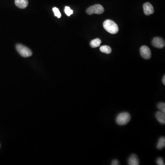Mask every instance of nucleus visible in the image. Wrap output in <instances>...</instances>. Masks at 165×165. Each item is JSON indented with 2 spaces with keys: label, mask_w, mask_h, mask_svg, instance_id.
I'll list each match as a JSON object with an SVG mask.
<instances>
[{
  "label": "nucleus",
  "mask_w": 165,
  "mask_h": 165,
  "mask_svg": "<svg viewBox=\"0 0 165 165\" xmlns=\"http://www.w3.org/2000/svg\"><path fill=\"white\" fill-rule=\"evenodd\" d=\"M103 27L108 32L112 34H116L119 30L117 25L114 21L109 19L106 20L104 22Z\"/></svg>",
  "instance_id": "f257e3e1"
},
{
  "label": "nucleus",
  "mask_w": 165,
  "mask_h": 165,
  "mask_svg": "<svg viewBox=\"0 0 165 165\" xmlns=\"http://www.w3.org/2000/svg\"><path fill=\"white\" fill-rule=\"evenodd\" d=\"M131 120V116L128 112L120 113L117 117L116 121L120 126H124L128 124Z\"/></svg>",
  "instance_id": "f03ea898"
},
{
  "label": "nucleus",
  "mask_w": 165,
  "mask_h": 165,
  "mask_svg": "<svg viewBox=\"0 0 165 165\" xmlns=\"http://www.w3.org/2000/svg\"><path fill=\"white\" fill-rule=\"evenodd\" d=\"M16 49L19 54L24 57H28L32 55V52L29 48L21 44H18L16 46Z\"/></svg>",
  "instance_id": "7ed1b4c3"
},
{
  "label": "nucleus",
  "mask_w": 165,
  "mask_h": 165,
  "mask_svg": "<svg viewBox=\"0 0 165 165\" xmlns=\"http://www.w3.org/2000/svg\"><path fill=\"white\" fill-rule=\"evenodd\" d=\"M104 11L103 7L100 4H96L89 7L86 10V12L89 15L93 14H101Z\"/></svg>",
  "instance_id": "20e7f679"
},
{
  "label": "nucleus",
  "mask_w": 165,
  "mask_h": 165,
  "mask_svg": "<svg viewBox=\"0 0 165 165\" xmlns=\"http://www.w3.org/2000/svg\"><path fill=\"white\" fill-rule=\"evenodd\" d=\"M140 52L142 57L145 59H149L151 58V51L148 46H142L140 48Z\"/></svg>",
  "instance_id": "39448f33"
},
{
  "label": "nucleus",
  "mask_w": 165,
  "mask_h": 165,
  "mask_svg": "<svg viewBox=\"0 0 165 165\" xmlns=\"http://www.w3.org/2000/svg\"><path fill=\"white\" fill-rule=\"evenodd\" d=\"M152 44L156 48L162 49L165 47V40L162 38L156 37L152 40Z\"/></svg>",
  "instance_id": "423d86ee"
},
{
  "label": "nucleus",
  "mask_w": 165,
  "mask_h": 165,
  "mask_svg": "<svg viewBox=\"0 0 165 165\" xmlns=\"http://www.w3.org/2000/svg\"><path fill=\"white\" fill-rule=\"evenodd\" d=\"M144 11V14L147 16L152 14L154 13V10L152 5L149 2H146L143 5Z\"/></svg>",
  "instance_id": "0eeeda50"
},
{
  "label": "nucleus",
  "mask_w": 165,
  "mask_h": 165,
  "mask_svg": "<svg viewBox=\"0 0 165 165\" xmlns=\"http://www.w3.org/2000/svg\"><path fill=\"white\" fill-rule=\"evenodd\" d=\"M128 164L129 165H139L140 164L139 159L135 154H132L128 159Z\"/></svg>",
  "instance_id": "6e6552de"
},
{
  "label": "nucleus",
  "mask_w": 165,
  "mask_h": 165,
  "mask_svg": "<svg viewBox=\"0 0 165 165\" xmlns=\"http://www.w3.org/2000/svg\"><path fill=\"white\" fill-rule=\"evenodd\" d=\"M156 117L157 121L162 124H165V113L162 111H158L156 113Z\"/></svg>",
  "instance_id": "1a4fd4ad"
},
{
  "label": "nucleus",
  "mask_w": 165,
  "mask_h": 165,
  "mask_svg": "<svg viewBox=\"0 0 165 165\" xmlns=\"http://www.w3.org/2000/svg\"><path fill=\"white\" fill-rule=\"evenodd\" d=\"M15 3L18 8L25 9L28 6L29 2L28 0H15Z\"/></svg>",
  "instance_id": "9d476101"
},
{
  "label": "nucleus",
  "mask_w": 165,
  "mask_h": 165,
  "mask_svg": "<svg viewBox=\"0 0 165 165\" xmlns=\"http://www.w3.org/2000/svg\"><path fill=\"white\" fill-rule=\"evenodd\" d=\"M165 146V138L164 137H162L159 139L157 144L158 149H162Z\"/></svg>",
  "instance_id": "9b49d317"
},
{
  "label": "nucleus",
  "mask_w": 165,
  "mask_h": 165,
  "mask_svg": "<svg viewBox=\"0 0 165 165\" xmlns=\"http://www.w3.org/2000/svg\"><path fill=\"white\" fill-rule=\"evenodd\" d=\"M101 43V39L99 38L93 39L90 42V45L92 48H96L100 46Z\"/></svg>",
  "instance_id": "f8f14e48"
},
{
  "label": "nucleus",
  "mask_w": 165,
  "mask_h": 165,
  "mask_svg": "<svg viewBox=\"0 0 165 165\" xmlns=\"http://www.w3.org/2000/svg\"><path fill=\"white\" fill-rule=\"evenodd\" d=\"M100 51L102 53L106 54H110L112 53V48L108 46H101L100 47Z\"/></svg>",
  "instance_id": "ddd939ff"
},
{
  "label": "nucleus",
  "mask_w": 165,
  "mask_h": 165,
  "mask_svg": "<svg viewBox=\"0 0 165 165\" xmlns=\"http://www.w3.org/2000/svg\"><path fill=\"white\" fill-rule=\"evenodd\" d=\"M157 108L160 110V111L165 113V104L164 102H160L157 105Z\"/></svg>",
  "instance_id": "4468645a"
},
{
  "label": "nucleus",
  "mask_w": 165,
  "mask_h": 165,
  "mask_svg": "<svg viewBox=\"0 0 165 165\" xmlns=\"http://www.w3.org/2000/svg\"><path fill=\"white\" fill-rule=\"evenodd\" d=\"M65 12L67 16H70L73 13V10L71 9L69 7H66L64 9Z\"/></svg>",
  "instance_id": "2eb2a0df"
},
{
  "label": "nucleus",
  "mask_w": 165,
  "mask_h": 165,
  "mask_svg": "<svg viewBox=\"0 0 165 165\" xmlns=\"http://www.w3.org/2000/svg\"><path fill=\"white\" fill-rule=\"evenodd\" d=\"M53 10L56 17H57L58 18H60L61 17V13L60 12L59 10L57 8L54 7Z\"/></svg>",
  "instance_id": "dca6fc26"
},
{
  "label": "nucleus",
  "mask_w": 165,
  "mask_h": 165,
  "mask_svg": "<svg viewBox=\"0 0 165 165\" xmlns=\"http://www.w3.org/2000/svg\"><path fill=\"white\" fill-rule=\"evenodd\" d=\"M156 163L158 165H164L163 159L162 157H159L156 160Z\"/></svg>",
  "instance_id": "f3484780"
},
{
  "label": "nucleus",
  "mask_w": 165,
  "mask_h": 165,
  "mask_svg": "<svg viewBox=\"0 0 165 165\" xmlns=\"http://www.w3.org/2000/svg\"><path fill=\"white\" fill-rule=\"evenodd\" d=\"M111 165H120L119 162L118 160H117V159H114V160H113L112 162V164H111Z\"/></svg>",
  "instance_id": "a211bd4d"
},
{
  "label": "nucleus",
  "mask_w": 165,
  "mask_h": 165,
  "mask_svg": "<svg viewBox=\"0 0 165 165\" xmlns=\"http://www.w3.org/2000/svg\"><path fill=\"white\" fill-rule=\"evenodd\" d=\"M163 83L164 85H165V76H164L163 79Z\"/></svg>",
  "instance_id": "6ab92c4d"
}]
</instances>
